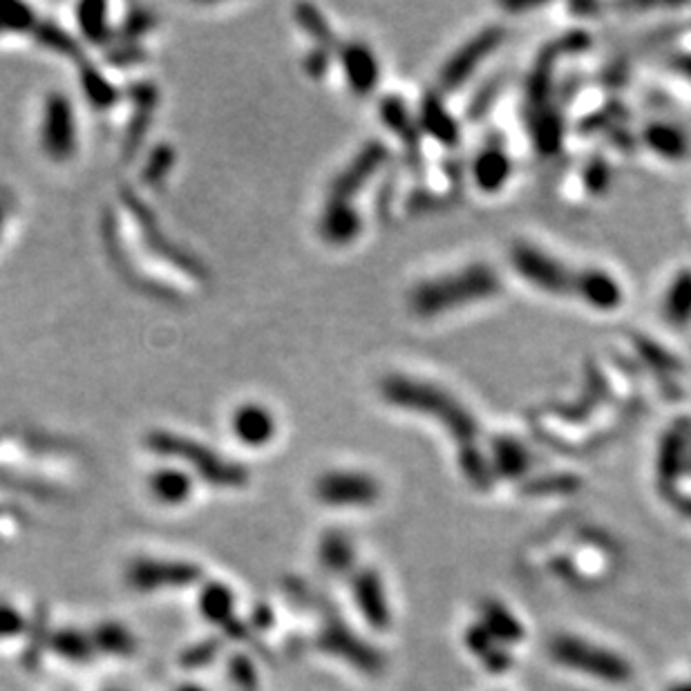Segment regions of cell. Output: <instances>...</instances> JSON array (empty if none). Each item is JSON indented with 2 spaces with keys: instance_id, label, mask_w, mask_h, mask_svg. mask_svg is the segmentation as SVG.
<instances>
[{
  "instance_id": "cell-2",
  "label": "cell",
  "mask_w": 691,
  "mask_h": 691,
  "mask_svg": "<svg viewBox=\"0 0 691 691\" xmlns=\"http://www.w3.org/2000/svg\"><path fill=\"white\" fill-rule=\"evenodd\" d=\"M128 589L135 593H162L168 589H188L204 580L202 566L188 560H164V557H137L123 573Z\"/></svg>"
},
{
  "instance_id": "cell-18",
  "label": "cell",
  "mask_w": 691,
  "mask_h": 691,
  "mask_svg": "<svg viewBox=\"0 0 691 691\" xmlns=\"http://www.w3.org/2000/svg\"><path fill=\"white\" fill-rule=\"evenodd\" d=\"M81 25L92 41H101L103 32H108L106 21H103V5H83Z\"/></svg>"
},
{
  "instance_id": "cell-10",
  "label": "cell",
  "mask_w": 691,
  "mask_h": 691,
  "mask_svg": "<svg viewBox=\"0 0 691 691\" xmlns=\"http://www.w3.org/2000/svg\"><path fill=\"white\" fill-rule=\"evenodd\" d=\"M356 546L343 530H329L318 542V562L329 573H347L354 566Z\"/></svg>"
},
{
  "instance_id": "cell-6",
  "label": "cell",
  "mask_w": 691,
  "mask_h": 691,
  "mask_svg": "<svg viewBox=\"0 0 691 691\" xmlns=\"http://www.w3.org/2000/svg\"><path fill=\"white\" fill-rule=\"evenodd\" d=\"M233 434L238 437L244 446L249 448H262L276 437V419L267 410V407L246 403L238 407L233 414Z\"/></svg>"
},
{
  "instance_id": "cell-3",
  "label": "cell",
  "mask_w": 691,
  "mask_h": 691,
  "mask_svg": "<svg viewBox=\"0 0 691 691\" xmlns=\"http://www.w3.org/2000/svg\"><path fill=\"white\" fill-rule=\"evenodd\" d=\"M381 488L365 472L331 470L316 479L314 497L329 508H363L376 504Z\"/></svg>"
},
{
  "instance_id": "cell-1",
  "label": "cell",
  "mask_w": 691,
  "mask_h": 691,
  "mask_svg": "<svg viewBox=\"0 0 691 691\" xmlns=\"http://www.w3.org/2000/svg\"><path fill=\"white\" fill-rule=\"evenodd\" d=\"M148 448L155 454H164V457H175L186 463H191V468L206 479L211 486L220 488H240L246 484V470L240 468L238 463L226 461L217 452L206 450L202 443L177 437V434L168 432H155L148 437Z\"/></svg>"
},
{
  "instance_id": "cell-14",
  "label": "cell",
  "mask_w": 691,
  "mask_h": 691,
  "mask_svg": "<svg viewBox=\"0 0 691 691\" xmlns=\"http://www.w3.org/2000/svg\"><path fill=\"white\" fill-rule=\"evenodd\" d=\"M358 231V217L354 215V211H349V208L340 202L334 200L325 211L323 217V235L329 242H336V244H343L349 242L356 235Z\"/></svg>"
},
{
  "instance_id": "cell-4",
  "label": "cell",
  "mask_w": 691,
  "mask_h": 691,
  "mask_svg": "<svg viewBox=\"0 0 691 691\" xmlns=\"http://www.w3.org/2000/svg\"><path fill=\"white\" fill-rule=\"evenodd\" d=\"M553 656L573 669H580L584 674H593L600 678H611L622 683L627 678V665H622L620 658L611 656L609 651L595 649L577 638H562L553 645Z\"/></svg>"
},
{
  "instance_id": "cell-13",
  "label": "cell",
  "mask_w": 691,
  "mask_h": 691,
  "mask_svg": "<svg viewBox=\"0 0 691 691\" xmlns=\"http://www.w3.org/2000/svg\"><path fill=\"white\" fill-rule=\"evenodd\" d=\"M347 79L356 92H367L376 83V61L363 45H349L343 50Z\"/></svg>"
},
{
  "instance_id": "cell-5",
  "label": "cell",
  "mask_w": 691,
  "mask_h": 691,
  "mask_svg": "<svg viewBox=\"0 0 691 691\" xmlns=\"http://www.w3.org/2000/svg\"><path fill=\"white\" fill-rule=\"evenodd\" d=\"M45 153L54 159H65L74 153L77 146V128H74V115L68 99L61 94H52L47 99L43 130H41Z\"/></svg>"
},
{
  "instance_id": "cell-12",
  "label": "cell",
  "mask_w": 691,
  "mask_h": 691,
  "mask_svg": "<svg viewBox=\"0 0 691 691\" xmlns=\"http://www.w3.org/2000/svg\"><path fill=\"white\" fill-rule=\"evenodd\" d=\"M50 649L63 660H70L72 665H90V660L97 656L90 640V631L79 629H61L50 636Z\"/></svg>"
},
{
  "instance_id": "cell-11",
  "label": "cell",
  "mask_w": 691,
  "mask_h": 691,
  "mask_svg": "<svg viewBox=\"0 0 691 691\" xmlns=\"http://www.w3.org/2000/svg\"><path fill=\"white\" fill-rule=\"evenodd\" d=\"M90 640L97 653H106L112 658H126L137 651V638L126 624L119 622H99L90 629Z\"/></svg>"
},
{
  "instance_id": "cell-20",
  "label": "cell",
  "mask_w": 691,
  "mask_h": 691,
  "mask_svg": "<svg viewBox=\"0 0 691 691\" xmlns=\"http://www.w3.org/2000/svg\"><path fill=\"white\" fill-rule=\"evenodd\" d=\"M671 691H691V685H685V687H674Z\"/></svg>"
},
{
  "instance_id": "cell-16",
  "label": "cell",
  "mask_w": 691,
  "mask_h": 691,
  "mask_svg": "<svg viewBox=\"0 0 691 691\" xmlns=\"http://www.w3.org/2000/svg\"><path fill=\"white\" fill-rule=\"evenodd\" d=\"M217 651H220V640L197 642L195 647H188L182 656H179V662H182L184 669H202L206 665H211Z\"/></svg>"
},
{
  "instance_id": "cell-17",
  "label": "cell",
  "mask_w": 691,
  "mask_h": 691,
  "mask_svg": "<svg viewBox=\"0 0 691 691\" xmlns=\"http://www.w3.org/2000/svg\"><path fill=\"white\" fill-rule=\"evenodd\" d=\"M229 676L233 678L235 687H240L242 691L258 689V674H255L251 660H246L242 656L233 658V662L229 665Z\"/></svg>"
},
{
  "instance_id": "cell-8",
  "label": "cell",
  "mask_w": 691,
  "mask_h": 691,
  "mask_svg": "<svg viewBox=\"0 0 691 691\" xmlns=\"http://www.w3.org/2000/svg\"><path fill=\"white\" fill-rule=\"evenodd\" d=\"M148 490L157 504L182 506L193 495V479L179 468H159L150 475Z\"/></svg>"
},
{
  "instance_id": "cell-15",
  "label": "cell",
  "mask_w": 691,
  "mask_h": 691,
  "mask_svg": "<svg viewBox=\"0 0 691 691\" xmlns=\"http://www.w3.org/2000/svg\"><path fill=\"white\" fill-rule=\"evenodd\" d=\"M27 631L25 615L12 602L0 600V640L18 638Z\"/></svg>"
},
{
  "instance_id": "cell-19",
  "label": "cell",
  "mask_w": 691,
  "mask_h": 691,
  "mask_svg": "<svg viewBox=\"0 0 691 691\" xmlns=\"http://www.w3.org/2000/svg\"><path fill=\"white\" fill-rule=\"evenodd\" d=\"M175 691H206L204 687H200V685H193V683H186V685H182V687H177Z\"/></svg>"
},
{
  "instance_id": "cell-9",
  "label": "cell",
  "mask_w": 691,
  "mask_h": 691,
  "mask_svg": "<svg viewBox=\"0 0 691 691\" xmlns=\"http://www.w3.org/2000/svg\"><path fill=\"white\" fill-rule=\"evenodd\" d=\"M197 604H200L204 618L220 629H226L233 620H238L235 618V595L222 582L202 584Z\"/></svg>"
},
{
  "instance_id": "cell-7",
  "label": "cell",
  "mask_w": 691,
  "mask_h": 691,
  "mask_svg": "<svg viewBox=\"0 0 691 691\" xmlns=\"http://www.w3.org/2000/svg\"><path fill=\"white\" fill-rule=\"evenodd\" d=\"M354 600L358 602L363 618L376 629H385L390 624V609H387V595L381 577L376 571L365 569L354 575Z\"/></svg>"
}]
</instances>
